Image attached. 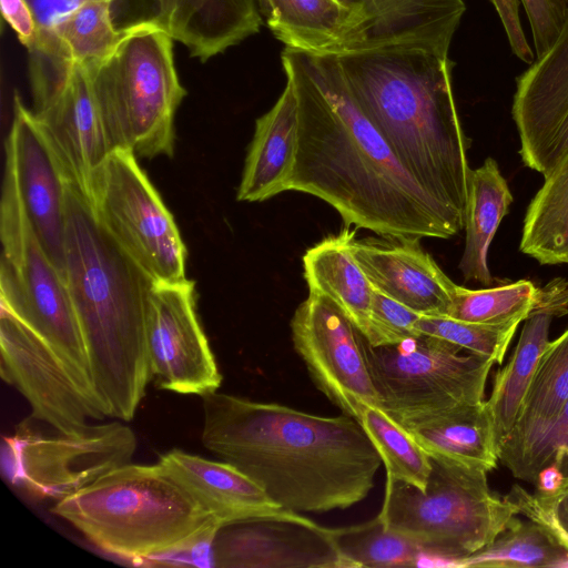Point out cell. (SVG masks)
<instances>
[{
    "mask_svg": "<svg viewBox=\"0 0 568 568\" xmlns=\"http://www.w3.org/2000/svg\"><path fill=\"white\" fill-rule=\"evenodd\" d=\"M568 402V328L548 343L523 399L499 460L518 479L536 480L542 445Z\"/></svg>",
    "mask_w": 568,
    "mask_h": 568,
    "instance_id": "obj_20",
    "label": "cell"
},
{
    "mask_svg": "<svg viewBox=\"0 0 568 568\" xmlns=\"http://www.w3.org/2000/svg\"><path fill=\"white\" fill-rule=\"evenodd\" d=\"M297 101L292 83L255 122L237 201L262 202L285 192L297 151Z\"/></svg>",
    "mask_w": 568,
    "mask_h": 568,
    "instance_id": "obj_25",
    "label": "cell"
},
{
    "mask_svg": "<svg viewBox=\"0 0 568 568\" xmlns=\"http://www.w3.org/2000/svg\"><path fill=\"white\" fill-rule=\"evenodd\" d=\"M133 430L120 423L88 424L74 432H39L26 420L2 440L6 477L38 499L62 500L131 463Z\"/></svg>",
    "mask_w": 568,
    "mask_h": 568,
    "instance_id": "obj_11",
    "label": "cell"
},
{
    "mask_svg": "<svg viewBox=\"0 0 568 568\" xmlns=\"http://www.w3.org/2000/svg\"><path fill=\"white\" fill-rule=\"evenodd\" d=\"M405 429L433 456L486 471L495 468L499 460L494 418L487 400L455 406Z\"/></svg>",
    "mask_w": 568,
    "mask_h": 568,
    "instance_id": "obj_27",
    "label": "cell"
},
{
    "mask_svg": "<svg viewBox=\"0 0 568 568\" xmlns=\"http://www.w3.org/2000/svg\"><path fill=\"white\" fill-rule=\"evenodd\" d=\"M530 24L536 58L555 42L568 12V0H521Z\"/></svg>",
    "mask_w": 568,
    "mask_h": 568,
    "instance_id": "obj_39",
    "label": "cell"
},
{
    "mask_svg": "<svg viewBox=\"0 0 568 568\" xmlns=\"http://www.w3.org/2000/svg\"><path fill=\"white\" fill-rule=\"evenodd\" d=\"M455 567H568V551L538 524L514 517L490 545L459 559Z\"/></svg>",
    "mask_w": 568,
    "mask_h": 568,
    "instance_id": "obj_31",
    "label": "cell"
},
{
    "mask_svg": "<svg viewBox=\"0 0 568 568\" xmlns=\"http://www.w3.org/2000/svg\"><path fill=\"white\" fill-rule=\"evenodd\" d=\"M357 420L377 449L386 478L426 489L432 463L417 440L381 407L362 404Z\"/></svg>",
    "mask_w": 568,
    "mask_h": 568,
    "instance_id": "obj_33",
    "label": "cell"
},
{
    "mask_svg": "<svg viewBox=\"0 0 568 568\" xmlns=\"http://www.w3.org/2000/svg\"><path fill=\"white\" fill-rule=\"evenodd\" d=\"M544 311L554 317L568 313V281L555 278L542 287H538L531 311Z\"/></svg>",
    "mask_w": 568,
    "mask_h": 568,
    "instance_id": "obj_43",
    "label": "cell"
},
{
    "mask_svg": "<svg viewBox=\"0 0 568 568\" xmlns=\"http://www.w3.org/2000/svg\"><path fill=\"white\" fill-rule=\"evenodd\" d=\"M544 179L527 207L519 248L541 265L568 264V151Z\"/></svg>",
    "mask_w": 568,
    "mask_h": 568,
    "instance_id": "obj_29",
    "label": "cell"
},
{
    "mask_svg": "<svg viewBox=\"0 0 568 568\" xmlns=\"http://www.w3.org/2000/svg\"><path fill=\"white\" fill-rule=\"evenodd\" d=\"M355 235V230L344 226L307 248L302 258L303 274L310 294L331 300L369 339L373 286L352 254Z\"/></svg>",
    "mask_w": 568,
    "mask_h": 568,
    "instance_id": "obj_26",
    "label": "cell"
},
{
    "mask_svg": "<svg viewBox=\"0 0 568 568\" xmlns=\"http://www.w3.org/2000/svg\"><path fill=\"white\" fill-rule=\"evenodd\" d=\"M505 497L568 551V477L554 495L530 494L516 484Z\"/></svg>",
    "mask_w": 568,
    "mask_h": 568,
    "instance_id": "obj_37",
    "label": "cell"
},
{
    "mask_svg": "<svg viewBox=\"0 0 568 568\" xmlns=\"http://www.w3.org/2000/svg\"><path fill=\"white\" fill-rule=\"evenodd\" d=\"M92 1L114 0H27L38 24V36L51 31L72 11Z\"/></svg>",
    "mask_w": 568,
    "mask_h": 568,
    "instance_id": "obj_40",
    "label": "cell"
},
{
    "mask_svg": "<svg viewBox=\"0 0 568 568\" xmlns=\"http://www.w3.org/2000/svg\"><path fill=\"white\" fill-rule=\"evenodd\" d=\"M32 111L69 183L90 203L98 172L113 152L89 68L55 44L27 49Z\"/></svg>",
    "mask_w": 568,
    "mask_h": 568,
    "instance_id": "obj_10",
    "label": "cell"
},
{
    "mask_svg": "<svg viewBox=\"0 0 568 568\" xmlns=\"http://www.w3.org/2000/svg\"><path fill=\"white\" fill-rule=\"evenodd\" d=\"M513 201L508 183L493 158H487L479 168L471 169L464 226L465 248L458 265L466 282L486 286L493 283L488 251Z\"/></svg>",
    "mask_w": 568,
    "mask_h": 568,
    "instance_id": "obj_28",
    "label": "cell"
},
{
    "mask_svg": "<svg viewBox=\"0 0 568 568\" xmlns=\"http://www.w3.org/2000/svg\"><path fill=\"white\" fill-rule=\"evenodd\" d=\"M372 286L423 315H447L456 286L418 239L365 237L351 243Z\"/></svg>",
    "mask_w": 568,
    "mask_h": 568,
    "instance_id": "obj_19",
    "label": "cell"
},
{
    "mask_svg": "<svg viewBox=\"0 0 568 568\" xmlns=\"http://www.w3.org/2000/svg\"><path fill=\"white\" fill-rule=\"evenodd\" d=\"M0 233L1 307L48 343L82 387L100 400L65 277L41 246L8 169L2 186Z\"/></svg>",
    "mask_w": 568,
    "mask_h": 568,
    "instance_id": "obj_8",
    "label": "cell"
},
{
    "mask_svg": "<svg viewBox=\"0 0 568 568\" xmlns=\"http://www.w3.org/2000/svg\"><path fill=\"white\" fill-rule=\"evenodd\" d=\"M519 324L489 325L445 315H422L416 326L420 334L443 338L494 364H501Z\"/></svg>",
    "mask_w": 568,
    "mask_h": 568,
    "instance_id": "obj_36",
    "label": "cell"
},
{
    "mask_svg": "<svg viewBox=\"0 0 568 568\" xmlns=\"http://www.w3.org/2000/svg\"><path fill=\"white\" fill-rule=\"evenodd\" d=\"M203 398V446L281 508L323 513L362 501L382 458L357 418L324 417L213 392Z\"/></svg>",
    "mask_w": 568,
    "mask_h": 568,
    "instance_id": "obj_2",
    "label": "cell"
},
{
    "mask_svg": "<svg viewBox=\"0 0 568 568\" xmlns=\"http://www.w3.org/2000/svg\"><path fill=\"white\" fill-rule=\"evenodd\" d=\"M511 115L523 163L545 176L568 151V12L552 45L517 78Z\"/></svg>",
    "mask_w": 568,
    "mask_h": 568,
    "instance_id": "obj_17",
    "label": "cell"
},
{
    "mask_svg": "<svg viewBox=\"0 0 568 568\" xmlns=\"http://www.w3.org/2000/svg\"><path fill=\"white\" fill-rule=\"evenodd\" d=\"M568 457V402L561 409L557 423L545 440L539 459V470L551 462L562 463Z\"/></svg>",
    "mask_w": 568,
    "mask_h": 568,
    "instance_id": "obj_42",
    "label": "cell"
},
{
    "mask_svg": "<svg viewBox=\"0 0 568 568\" xmlns=\"http://www.w3.org/2000/svg\"><path fill=\"white\" fill-rule=\"evenodd\" d=\"M213 561L214 567L346 568L333 529L283 508L221 526Z\"/></svg>",
    "mask_w": 568,
    "mask_h": 568,
    "instance_id": "obj_18",
    "label": "cell"
},
{
    "mask_svg": "<svg viewBox=\"0 0 568 568\" xmlns=\"http://www.w3.org/2000/svg\"><path fill=\"white\" fill-rule=\"evenodd\" d=\"M341 1H343V2H346V3H347V1H346V0H341Z\"/></svg>",
    "mask_w": 568,
    "mask_h": 568,
    "instance_id": "obj_46",
    "label": "cell"
},
{
    "mask_svg": "<svg viewBox=\"0 0 568 568\" xmlns=\"http://www.w3.org/2000/svg\"><path fill=\"white\" fill-rule=\"evenodd\" d=\"M363 16L353 51L414 45L448 53L466 11L463 0H346Z\"/></svg>",
    "mask_w": 568,
    "mask_h": 568,
    "instance_id": "obj_21",
    "label": "cell"
},
{
    "mask_svg": "<svg viewBox=\"0 0 568 568\" xmlns=\"http://www.w3.org/2000/svg\"><path fill=\"white\" fill-rule=\"evenodd\" d=\"M297 101V151L285 191L316 196L344 226L386 239H450L464 226L397 160L333 54L285 48Z\"/></svg>",
    "mask_w": 568,
    "mask_h": 568,
    "instance_id": "obj_1",
    "label": "cell"
},
{
    "mask_svg": "<svg viewBox=\"0 0 568 568\" xmlns=\"http://www.w3.org/2000/svg\"><path fill=\"white\" fill-rule=\"evenodd\" d=\"M51 511L95 547L136 565L223 526L159 463L123 465Z\"/></svg>",
    "mask_w": 568,
    "mask_h": 568,
    "instance_id": "obj_5",
    "label": "cell"
},
{
    "mask_svg": "<svg viewBox=\"0 0 568 568\" xmlns=\"http://www.w3.org/2000/svg\"><path fill=\"white\" fill-rule=\"evenodd\" d=\"M172 40L156 23L142 20L106 59L87 65L113 151L172 156L174 115L186 94Z\"/></svg>",
    "mask_w": 568,
    "mask_h": 568,
    "instance_id": "obj_7",
    "label": "cell"
},
{
    "mask_svg": "<svg viewBox=\"0 0 568 568\" xmlns=\"http://www.w3.org/2000/svg\"><path fill=\"white\" fill-rule=\"evenodd\" d=\"M267 27L285 48L311 54L353 51L362 13L341 0H258Z\"/></svg>",
    "mask_w": 568,
    "mask_h": 568,
    "instance_id": "obj_24",
    "label": "cell"
},
{
    "mask_svg": "<svg viewBox=\"0 0 568 568\" xmlns=\"http://www.w3.org/2000/svg\"><path fill=\"white\" fill-rule=\"evenodd\" d=\"M336 57L358 104L397 160L465 226L471 169L448 53L390 45Z\"/></svg>",
    "mask_w": 568,
    "mask_h": 568,
    "instance_id": "obj_3",
    "label": "cell"
},
{
    "mask_svg": "<svg viewBox=\"0 0 568 568\" xmlns=\"http://www.w3.org/2000/svg\"><path fill=\"white\" fill-rule=\"evenodd\" d=\"M560 465V463L551 462L538 471L535 480L538 493L554 495L559 491L565 481Z\"/></svg>",
    "mask_w": 568,
    "mask_h": 568,
    "instance_id": "obj_44",
    "label": "cell"
},
{
    "mask_svg": "<svg viewBox=\"0 0 568 568\" xmlns=\"http://www.w3.org/2000/svg\"><path fill=\"white\" fill-rule=\"evenodd\" d=\"M158 463L222 525L282 509L256 481L227 462L172 449L160 455Z\"/></svg>",
    "mask_w": 568,
    "mask_h": 568,
    "instance_id": "obj_23",
    "label": "cell"
},
{
    "mask_svg": "<svg viewBox=\"0 0 568 568\" xmlns=\"http://www.w3.org/2000/svg\"><path fill=\"white\" fill-rule=\"evenodd\" d=\"M494 4L506 32L515 33L520 30L518 0H490Z\"/></svg>",
    "mask_w": 568,
    "mask_h": 568,
    "instance_id": "obj_45",
    "label": "cell"
},
{
    "mask_svg": "<svg viewBox=\"0 0 568 568\" xmlns=\"http://www.w3.org/2000/svg\"><path fill=\"white\" fill-rule=\"evenodd\" d=\"M333 536L346 568L419 566L426 557L414 541L387 528L378 515L364 524L334 528Z\"/></svg>",
    "mask_w": 568,
    "mask_h": 568,
    "instance_id": "obj_34",
    "label": "cell"
},
{
    "mask_svg": "<svg viewBox=\"0 0 568 568\" xmlns=\"http://www.w3.org/2000/svg\"><path fill=\"white\" fill-rule=\"evenodd\" d=\"M292 341L315 386L344 414L379 398L362 346V334L327 297L308 294L291 320Z\"/></svg>",
    "mask_w": 568,
    "mask_h": 568,
    "instance_id": "obj_15",
    "label": "cell"
},
{
    "mask_svg": "<svg viewBox=\"0 0 568 568\" xmlns=\"http://www.w3.org/2000/svg\"><path fill=\"white\" fill-rule=\"evenodd\" d=\"M552 318L550 313L531 311L524 321L513 356L495 375L487 403L493 414L499 449L516 423L539 357L550 342L549 331Z\"/></svg>",
    "mask_w": 568,
    "mask_h": 568,
    "instance_id": "obj_30",
    "label": "cell"
},
{
    "mask_svg": "<svg viewBox=\"0 0 568 568\" xmlns=\"http://www.w3.org/2000/svg\"><path fill=\"white\" fill-rule=\"evenodd\" d=\"M64 277L87 349L95 393L109 417L133 419L151 379L145 311L155 283L69 185Z\"/></svg>",
    "mask_w": 568,
    "mask_h": 568,
    "instance_id": "obj_4",
    "label": "cell"
},
{
    "mask_svg": "<svg viewBox=\"0 0 568 568\" xmlns=\"http://www.w3.org/2000/svg\"><path fill=\"white\" fill-rule=\"evenodd\" d=\"M422 315L373 287L372 334L366 341L384 346L417 337L422 335L416 326Z\"/></svg>",
    "mask_w": 568,
    "mask_h": 568,
    "instance_id": "obj_38",
    "label": "cell"
},
{
    "mask_svg": "<svg viewBox=\"0 0 568 568\" xmlns=\"http://www.w3.org/2000/svg\"><path fill=\"white\" fill-rule=\"evenodd\" d=\"M12 173L28 220L49 258L64 275L67 192L70 185L32 111L19 95L6 141Z\"/></svg>",
    "mask_w": 568,
    "mask_h": 568,
    "instance_id": "obj_16",
    "label": "cell"
},
{
    "mask_svg": "<svg viewBox=\"0 0 568 568\" xmlns=\"http://www.w3.org/2000/svg\"><path fill=\"white\" fill-rule=\"evenodd\" d=\"M1 376L28 400L32 418L61 432L109 417L62 358L10 312L0 313Z\"/></svg>",
    "mask_w": 568,
    "mask_h": 568,
    "instance_id": "obj_14",
    "label": "cell"
},
{
    "mask_svg": "<svg viewBox=\"0 0 568 568\" xmlns=\"http://www.w3.org/2000/svg\"><path fill=\"white\" fill-rule=\"evenodd\" d=\"M362 346L379 407L404 428L462 404L484 400L494 363L422 334L395 345Z\"/></svg>",
    "mask_w": 568,
    "mask_h": 568,
    "instance_id": "obj_9",
    "label": "cell"
},
{
    "mask_svg": "<svg viewBox=\"0 0 568 568\" xmlns=\"http://www.w3.org/2000/svg\"><path fill=\"white\" fill-rule=\"evenodd\" d=\"M95 219L124 252L155 282L185 276L186 248L160 194L129 150H114L94 180Z\"/></svg>",
    "mask_w": 568,
    "mask_h": 568,
    "instance_id": "obj_12",
    "label": "cell"
},
{
    "mask_svg": "<svg viewBox=\"0 0 568 568\" xmlns=\"http://www.w3.org/2000/svg\"><path fill=\"white\" fill-rule=\"evenodd\" d=\"M145 346L156 387L202 397L220 388L222 376L196 314L194 282L153 284L146 301Z\"/></svg>",
    "mask_w": 568,
    "mask_h": 568,
    "instance_id": "obj_13",
    "label": "cell"
},
{
    "mask_svg": "<svg viewBox=\"0 0 568 568\" xmlns=\"http://www.w3.org/2000/svg\"><path fill=\"white\" fill-rule=\"evenodd\" d=\"M429 456L425 490L386 478L378 517L426 557L455 566L490 545L519 510L490 490L485 469Z\"/></svg>",
    "mask_w": 568,
    "mask_h": 568,
    "instance_id": "obj_6",
    "label": "cell"
},
{
    "mask_svg": "<svg viewBox=\"0 0 568 568\" xmlns=\"http://www.w3.org/2000/svg\"><path fill=\"white\" fill-rule=\"evenodd\" d=\"M3 19L16 31L20 42L29 48L38 37V24L27 0H0Z\"/></svg>",
    "mask_w": 568,
    "mask_h": 568,
    "instance_id": "obj_41",
    "label": "cell"
},
{
    "mask_svg": "<svg viewBox=\"0 0 568 568\" xmlns=\"http://www.w3.org/2000/svg\"><path fill=\"white\" fill-rule=\"evenodd\" d=\"M149 20L183 43L192 57L206 61L258 32L255 0H154Z\"/></svg>",
    "mask_w": 568,
    "mask_h": 568,
    "instance_id": "obj_22",
    "label": "cell"
},
{
    "mask_svg": "<svg viewBox=\"0 0 568 568\" xmlns=\"http://www.w3.org/2000/svg\"><path fill=\"white\" fill-rule=\"evenodd\" d=\"M110 1H92L72 11L51 31L37 38L54 40L73 62L90 65L106 59L133 30L113 26Z\"/></svg>",
    "mask_w": 568,
    "mask_h": 568,
    "instance_id": "obj_32",
    "label": "cell"
},
{
    "mask_svg": "<svg viewBox=\"0 0 568 568\" xmlns=\"http://www.w3.org/2000/svg\"><path fill=\"white\" fill-rule=\"evenodd\" d=\"M537 290L532 282L526 280L480 290L456 284L445 316L489 325L521 323L532 310Z\"/></svg>",
    "mask_w": 568,
    "mask_h": 568,
    "instance_id": "obj_35",
    "label": "cell"
}]
</instances>
